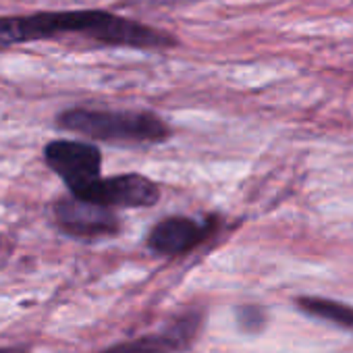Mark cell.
<instances>
[{"label":"cell","instance_id":"cell-5","mask_svg":"<svg viewBox=\"0 0 353 353\" xmlns=\"http://www.w3.org/2000/svg\"><path fill=\"white\" fill-rule=\"evenodd\" d=\"M54 221L61 231L79 239L110 237L121 231V221L114 208L77 198L73 194L54 204Z\"/></svg>","mask_w":353,"mask_h":353},{"label":"cell","instance_id":"cell-2","mask_svg":"<svg viewBox=\"0 0 353 353\" xmlns=\"http://www.w3.org/2000/svg\"><path fill=\"white\" fill-rule=\"evenodd\" d=\"M57 127L88 139L112 143H160L170 137V127L154 112L69 108L57 117Z\"/></svg>","mask_w":353,"mask_h":353},{"label":"cell","instance_id":"cell-9","mask_svg":"<svg viewBox=\"0 0 353 353\" xmlns=\"http://www.w3.org/2000/svg\"><path fill=\"white\" fill-rule=\"evenodd\" d=\"M237 322H239L241 330H245V332H260L266 324V314L262 307L245 305V307H239Z\"/></svg>","mask_w":353,"mask_h":353},{"label":"cell","instance_id":"cell-7","mask_svg":"<svg viewBox=\"0 0 353 353\" xmlns=\"http://www.w3.org/2000/svg\"><path fill=\"white\" fill-rule=\"evenodd\" d=\"M214 233V221H194L190 216H168L152 227L148 248L158 256H183Z\"/></svg>","mask_w":353,"mask_h":353},{"label":"cell","instance_id":"cell-4","mask_svg":"<svg viewBox=\"0 0 353 353\" xmlns=\"http://www.w3.org/2000/svg\"><path fill=\"white\" fill-rule=\"evenodd\" d=\"M73 196L92 200L108 208H150L158 204L160 188L143 174L129 172L114 176H98L94 183Z\"/></svg>","mask_w":353,"mask_h":353},{"label":"cell","instance_id":"cell-3","mask_svg":"<svg viewBox=\"0 0 353 353\" xmlns=\"http://www.w3.org/2000/svg\"><path fill=\"white\" fill-rule=\"evenodd\" d=\"M48 168L59 174L69 194H79L94 183L102 170V152L88 141L54 139L44 148Z\"/></svg>","mask_w":353,"mask_h":353},{"label":"cell","instance_id":"cell-8","mask_svg":"<svg viewBox=\"0 0 353 353\" xmlns=\"http://www.w3.org/2000/svg\"><path fill=\"white\" fill-rule=\"evenodd\" d=\"M295 305L305 316L336 324V326H341L345 330H353V305H349V303L328 299V297L303 295V297L295 299Z\"/></svg>","mask_w":353,"mask_h":353},{"label":"cell","instance_id":"cell-1","mask_svg":"<svg viewBox=\"0 0 353 353\" xmlns=\"http://www.w3.org/2000/svg\"><path fill=\"white\" fill-rule=\"evenodd\" d=\"M69 34L96 40L104 46L139 50H166L176 44L172 34L100 9L46 11L19 17H0V50Z\"/></svg>","mask_w":353,"mask_h":353},{"label":"cell","instance_id":"cell-10","mask_svg":"<svg viewBox=\"0 0 353 353\" xmlns=\"http://www.w3.org/2000/svg\"><path fill=\"white\" fill-rule=\"evenodd\" d=\"M0 353H28V351L19 347H0Z\"/></svg>","mask_w":353,"mask_h":353},{"label":"cell","instance_id":"cell-6","mask_svg":"<svg viewBox=\"0 0 353 353\" xmlns=\"http://www.w3.org/2000/svg\"><path fill=\"white\" fill-rule=\"evenodd\" d=\"M202 326V312H190L172 320L160 332H150L125 343H114L100 353H176L192 345Z\"/></svg>","mask_w":353,"mask_h":353}]
</instances>
